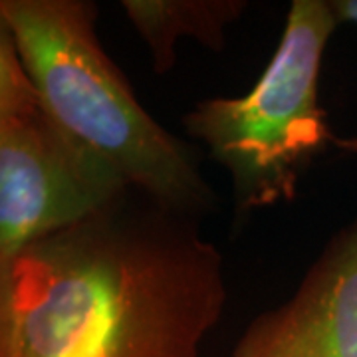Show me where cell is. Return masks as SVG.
<instances>
[{
	"mask_svg": "<svg viewBox=\"0 0 357 357\" xmlns=\"http://www.w3.org/2000/svg\"><path fill=\"white\" fill-rule=\"evenodd\" d=\"M227 300L199 218L128 189L0 274V357H201Z\"/></svg>",
	"mask_w": 357,
	"mask_h": 357,
	"instance_id": "obj_1",
	"label": "cell"
},
{
	"mask_svg": "<svg viewBox=\"0 0 357 357\" xmlns=\"http://www.w3.org/2000/svg\"><path fill=\"white\" fill-rule=\"evenodd\" d=\"M96 22L91 0H0V26L52 115L131 189L192 218L213 213L218 197L195 149L145 112Z\"/></svg>",
	"mask_w": 357,
	"mask_h": 357,
	"instance_id": "obj_2",
	"label": "cell"
},
{
	"mask_svg": "<svg viewBox=\"0 0 357 357\" xmlns=\"http://www.w3.org/2000/svg\"><path fill=\"white\" fill-rule=\"evenodd\" d=\"M337 26L332 0H294L250 91L201 100L183 115L185 131L229 173L238 217L296 201L304 169L328 145L357 149V139L333 133L319 105V70Z\"/></svg>",
	"mask_w": 357,
	"mask_h": 357,
	"instance_id": "obj_3",
	"label": "cell"
},
{
	"mask_svg": "<svg viewBox=\"0 0 357 357\" xmlns=\"http://www.w3.org/2000/svg\"><path fill=\"white\" fill-rule=\"evenodd\" d=\"M128 189L52 115L0 26V274L26 246L91 217Z\"/></svg>",
	"mask_w": 357,
	"mask_h": 357,
	"instance_id": "obj_4",
	"label": "cell"
},
{
	"mask_svg": "<svg viewBox=\"0 0 357 357\" xmlns=\"http://www.w3.org/2000/svg\"><path fill=\"white\" fill-rule=\"evenodd\" d=\"M229 357H357V215L333 232L292 298L246 326Z\"/></svg>",
	"mask_w": 357,
	"mask_h": 357,
	"instance_id": "obj_5",
	"label": "cell"
},
{
	"mask_svg": "<svg viewBox=\"0 0 357 357\" xmlns=\"http://www.w3.org/2000/svg\"><path fill=\"white\" fill-rule=\"evenodd\" d=\"M133 30L145 42L157 76L173 70L178 38H192L222 52L227 28L248 8L246 0H121Z\"/></svg>",
	"mask_w": 357,
	"mask_h": 357,
	"instance_id": "obj_6",
	"label": "cell"
},
{
	"mask_svg": "<svg viewBox=\"0 0 357 357\" xmlns=\"http://www.w3.org/2000/svg\"><path fill=\"white\" fill-rule=\"evenodd\" d=\"M332 6L340 18V24L357 26V0H332Z\"/></svg>",
	"mask_w": 357,
	"mask_h": 357,
	"instance_id": "obj_7",
	"label": "cell"
}]
</instances>
